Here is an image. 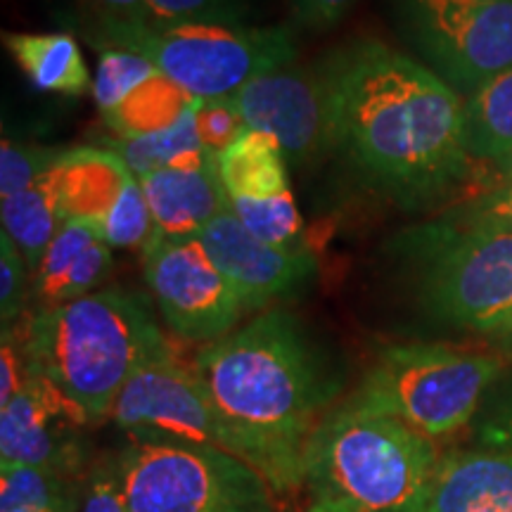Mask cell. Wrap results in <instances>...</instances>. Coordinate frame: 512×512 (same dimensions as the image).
<instances>
[{"mask_svg": "<svg viewBox=\"0 0 512 512\" xmlns=\"http://www.w3.org/2000/svg\"><path fill=\"white\" fill-rule=\"evenodd\" d=\"M323 62L332 150L408 211L444 202L475 176L465 147L463 95L415 57L358 38Z\"/></svg>", "mask_w": 512, "mask_h": 512, "instance_id": "obj_1", "label": "cell"}, {"mask_svg": "<svg viewBox=\"0 0 512 512\" xmlns=\"http://www.w3.org/2000/svg\"><path fill=\"white\" fill-rule=\"evenodd\" d=\"M192 368L233 434L235 456L256 467L275 496L302 489L306 446L344 387L304 320L271 306L202 347Z\"/></svg>", "mask_w": 512, "mask_h": 512, "instance_id": "obj_2", "label": "cell"}, {"mask_svg": "<svg viewBox=\"0 0 512 512\" xmlns=\"http://www.w3.org/2000/svg\"><path fill=\"white\" fill-rule=\"evenodd\" d=\"M15 325L31 368L91 425L110 420L128 380L171 351L152 299L124 287L38 309Z\"/></svg>", "mask_w": 512, "mask_h": 512, "instance_id": "obj_3", "label": "cell"}, {"mask_svg": "<svg viewBox=\"0 0 512 512\" xmlns=\"http://www.w3.org/2000/svg\"><path fill=\"white\" fill-rule=\"evenodd\" d=\"M441 458L437 441L344 399L306 446V512H418Z\"/></svg>", "mask_w": 512, "mask_h": 512, "instance_id": "obj_4", "label": "cell"}, {"mask_svg": "<svg viewBox=\"0 0 512 512\" xmlns=\"http://www.w3.org/2000/svg\"><path fill=\"white\" fill-rule=\"evenodd\" d=\"M394 245L411 266L415 302L434 323L486 337L512 311V233L441 216Z\"/></svg>", "mask_w": 512, "mask_h": 512, "instance_id": "obj_5", "label": "cell"}, {"mask_svg": "<svg viewBox=\"0 0 512 512\" xmlns=\"http://www.w3.org/2000/svg\"><path fill=\"white\" fill-rule=\"evenodd\" d=\"M501 351L453 344L387 347L347 396L363 411L389 415L432 441L448 439L477 418L486 392L501 380Z\"/></svg>", "mask_w": 512, "mask_h": 512, "instance_id": "obj_6", "label": "cell"}, {"mask_svg": "<svg viewBox=\"0 0 512 512\" xmlns=\"http://www.w3.org/2000/svg\"><path fill=\"white\" fill-rule=\"evenodd\" d=\"M95 46L126 48L143 55L195 100L233 98L256 76L297 60V43L285 27L245 24L131 22L100 15Z\"/></svg>", "mask_w": 512, "mask_h": 512, "instance_id": "obj_7", "label": "cell"}, {"mask_svg": "<svg viewBox=\"0 0 512 512\" xmlns=\"http://www.w3.org/2000/svg\"><path fill=\"white\" fill-rule=\"evenodd\" d=\"M128 512H275V491L219 446L131 439L114 453Z\"/></svg>", "mask_w": 512, "mask_h": 512, "instance_id": "obj_8", "label": "cell"}, {"mask_svg": "<svg viewBox=\"0 0 512 512\" xmlns=\"http://www.w3.org/2000/svg\"><path fill=\"white\" fill-rule=\"evenodd\" d=\"M401 34L458 95L512 67V0H396Z\"/></svg>", "mask_w": 512, "mask_h": 512, "instance_id": "obj_9", "label": "cell"}, {"mask_svg": "<svg viewBox=\"0 0 512 512\" xmlns=\"http://www.w3.org/2000/svg\"><path fill=\"white\" fill-rule=\"evenodd\" d=\"M143 278L166 328L185 342H219L249 313L197 235L152 238L143 249Z\"/></svg>", "mask_w": 512, "mask_h": 512, "instance_id": "obj_10", "label": "cell"}, {"mask_svg": "<svg viewBox=\"0 0 512 512\" xmlns=\"http://www.w3.org/2000/svg\"><path fill=\"white\" fill-rule=\"evenodd\" d=\"M110 420L131 439H171L219 446L235 456V441L192 366L174 351L152 358L128 380Z\"/></svg>", "mask_w": 512, "mask_h": 512, "instance_id": "obj_11", "label": "cell"}, {"mask_svg": "<svg viewBox=\"0 0 512 512\" xmlns=\"http://www.w3.org/2000/svg\"><path fill=\"white\" fill-rule=\"evenodd\" d=\"M252 131L278 140L290 166H306L332 150V105L323 62L285 67L256 76L233 95Z\"/></svg>", "mask_w": 512, "mask_h": 512, "instance_id": "obj_12", "label": "cell"}, {"mask_svg": "<svg viewBox=\"0 0 512 512\" xmlns=\"http://www.w3.org/2000/svg\"><path fill=\"white\" fill-rule=\"evenodd\" d=\"M88 425L79 408L34 370L27 384L0 406V465L86 477L93 465Z\"/></svg>", "mask_w": 512, "mask_h": 512, "instance_id": "obj_13", "label": "cell"}, {"mask_svg": "<svg viewBox=\"0 0 512 512\" xmlns=\"http://www.w3.org/2000/svg\"><path fill=\"white\" fill-rule=\"evenodd\" d=\"M197 240L245 299L249 313L299 297L318 275V259L309 247H280L256 238L233 211L216 216Z\"/></svg>", "mask_w": 512, "mask_h": 512, "instance_id": "obj_14", "label": "cell"}, {"mask_svg": "<svg viewBox=\"0 0 512 512\" xmlns=\"http://www.w3.org/2000/svg\"><path fill=\"white\" fill-rule=\"evenodd\" d=\"M155 221V238H195L230 211L219 155H200L138 176Z\"/></svg>", "mask_w": 512, "mask_h": 512, "instance_id": "obj_15", "label": "cell"}, {"mask_svg": "<svg viewBox=\"0 0 512 512\" xmlns=\"http://www.w3.org/2000/svg\"><path fill=\"white\" fill-rule=\"evenodd\" d=\"M112 252L114 249L107 245L105 235L95 223L81 219L64 221L34 273L31 294L38 309L74 302L98 292L114 268Z\"/></svg>", "mask_w": 512, "mask_h": 512, "instance_id": "obj_16", "label": "cell"}, {"mask_svg": "<svg viewBox=\"0 0 512 512\" xmlns=\"http://www.w3.org/2000/svg\"><path fill=\"white\" fill-rule=\"evenodd\" d=\"M418 512H512V453L479 446L448 453Z\"/></svg>", "mask_w": 512, "mask_h": 512, "instance_id": "obj_17", "label": "cell"}, {"mask_svg": "<svg viewBox=\"0 0 512 512\" xmlns=\"http://www.w3.org/2000/svg\"><path fill=\"white\" fill-rule=\"evenodd\" d=\"M128 176L131 169L114 150L76 147L64 152L60 190L67 219H81L100 228L117 204Z\"/></svg>", "mask_w": 512, "mask_h": 512, "instance_id": "obj_18", "label": "cell"}, {"mask_svg": "<svg viewBox=\"0 0 512 512\" xmlns=\"http://www.w3.org/2000/svg\"><path fill=\"white\" fill-rule=\"evenodd\" d=\"M3 43L29 83L43 93L81 98L93 91L79 43L67 31L48 34H3Z\"/></svg>", "mask_w": 512, "mask_h": 512, "instance_id": "obj_19", "label": "cell"}, {"mask_svg": "<svg viewBox=\"0 0 512 512\" xmlns=\"http://www.w3.org/2000/svg\"><path fill=\"white\" fill-rule=\"evenodd\" d=\"M0 216H3V230L15 240L34 278L43 254L67 221L60 190V162L31 188L17 192L8 200H0Z\"/></svg>", "mask_w": 512, "mask_h": 512, "instance_id": "obj_20", "label": "cell"}, {"mask_svg": "<svg viewBox=\"0 0 512 512\" xmlns=\"http://www.w3.org/2000/svg\"><path fill=\"white\" fill-rule=\"evenodd\" d=\"M221 178L228 200H268L285 195L290 188V162L271 133L242 131L228 150L219 155Z\"/></svg>", "mask_w": 512, "mask_h": 512, "instance_id": "obj_21", "label": "cell"}, {"mask_svg": "<svg viewBox=\"0 0 512 512\" xmlns=\"http://www.w3.org/2000/svg\"><path fill=\"white\" fill-rule=\"evenodd\" d=\"M463 133L475 164H494L512 152V67L467 95Z\"/></svg>", "mask_w": 512, "mask_h": 512, "instance_id": "obj_22", "label": "cell"}, {"mask_svg": "<svg viewBox=\"0 0 512 512\" xmlns=\"http://www.w3.org/2000/svg\"><path fill=\"white\" fill-rule=\"evenodd\" d=\"M192 105L195 98L159 72L128 95L117 110L107 114L105 124L117 138L150 136L178 124Z\"/></svg>", "mask_w": 512, "mask_h": 512, "instance_id": "obj_23", "label": "cell"}, {"mask_svg": "<svg viewBox=\"0 0 512 512\" xmlns=\"http://www.w3.org/2000/svg\"><path fill=\"white\" fill-rule=\"evenodd\" d=\"M86 477L0 465V512H81Z\"/></svg>", "mask_w": 512, "mask_h": 512, "instance_id": "obj_24", "label": "cell"}, {"mask_svg": "<svg viewBox=\"0 0 512 512\" xmlns=\"http://www.w3.org/2000/svg\"><path fill=\"white\" fill-rule=\"evenodd\" d=\"M110 150H114L124 159L133 174L143 176L155 169H162V166L185 162V159L200 155V152H207V147L200 143L195 119H192L190 110L178 124L166 128V131L138 138H114Z\"/></svg>", "mask_w": 512, "mask_h": 512, "instance_id": "obj_25", "label": "cell"}, {"mask_svg": "<svg viewBox=\"0 0 512 512\" xmlns=\"http://www.w3.org/2000/svg\"><path fill=\"white\" fill-rule=\"evenodd\" d=\"M98 48V69L93 76V100L102 119L112 114L136 88L159 74V69L147 57L126 48Z\"/></svg>", "mask_w": 512, "mask_h": 512, "instance_id": "obj_26", "label": "cell"}, {"mask_svg": "<svg viewBox=\"0 0 512 512\" xmlns=\"http://www.w3.org/2000/svg\"><path fill=\"white\" fill-rule=\"evenodd\" d=\"M230 211L256 238L280 247H302L304 221L292 192L268 200L230 202Z\"/></svg>", "mask_w": 512, "mask_h": 512, "instance_id": "obj_27", "label": "cell"}, {"mask_svg": "<svg viewBox=\"0 0 512 512\" xmlns=\"http://www.w3.org/2000/svg\"><path fill=\"white\" fill-rule=\"evenodd\" d=\"M100 230L112 249H145L155 238L150 204H147L143 185L133 171L126 178L124 190L107 219L102 221Z\"/></svg>", "mask_w": 512, "mask_h": 512, "instance_id": "obj_28", "label": "cell"}, {"mask_svg": "<svg viewBox=\"0 0 512 512\" xmlns=\"http://www.w3.org/2000/svg\"><path fill=\"white\" fill-rule=\"evenodd\" d=\"M67 150H46L12 143L5 138L0 145V200L27 190L38 178L48 174Z\"/></svg>", "mask_w": 512, "mask_h": 512, "instance_id": "obj_29", "label": "cell"}, {"mask_svg": "<svg viewBox=\"0 0 512 512\" xmlns=\"http://www.w3.org/2000/svg\"><path fill=\"white\" fill-rule=\"evenodd\" d=\"M150 24H242L245 0H145Z\"/></svg>", "mask_w": 512, "mask_h": 512, "instance_id": "obj_30", "label": "cell"}, {"mask_svg": "<svg viewBox=\"0 0 512 512\" xmlns=\"http://www.w3.org/2000/svg\"><path fill=\"white\" fill-rule=\"evenodd\" d=\"M31 285V271L19 252L15 240L5 230H0V318L3 328L19 323L27 309Z\"/></svg>", "mask_w": 512, "mask_h": 512, "instance_id": "obj_31", "label": "cell"}, {"mask_svg": "<svg viewBox=\"0 0 512 512\" xmlns=\"http://www.w3.org/2000/svg\"><path fill=\"white\" fill-rule=\"evenodd\" d=\"M192 119H195L200 143L207 147V150L216 152V155L228 150V147L242 136V131H247L245 121H242L233 98L195 100Z\"/></svg>", "mask_w": 512, "mask_h": 512, "instance_id": "obj_32", "label": "cell"}, {"mask_svg": "<svg viewBox=\"0 0 512 512\" xmlns=\"http://www.w3.org/2000/svg\"><path fill=\"white\" fill-rule=\"evenodd\" d=\"M446 216L470 223V226L512 233V183H501L494 185V188L479 190L475 195L465 197V202H460Z\"/></svg>", "mask_w": 512, "mask_h": 512, "instance_id": "obj_33", "label": "cell"}, {"mask_svg": "<svg viewBox=\"0 0 512 512\" xmlns=\"http://www.w3.org/2000/svg\"><path fill=\"white\" fill-rule=\"evenodd\" d=\"M81 512H128L121 496L114 456L98 458L88 470Z\"/></svg>", "mask_w": 512, "mask_h": 512, "instance_id": "obj_34", "label": "cell"}, {"mask_svg": "<svg viewBox=\"0 0 512 512\" xmlns=\"http://www.w3.org/2000/svg\"><path fill=\"white\" fill-rule=\"evenodd\" d=\"M31 373L34 368H31L19 328L8 325L3 328V347H0V406H5L27 384Z\"/></svg>", "mask_w": 512, "mask_h": 512, "instance_id": "obj_35", "label": "cell"}, {"mask_svg": "<svg viewBox=\"0 0 512 512\" xmlns=\"http://www.w3.org/2000/svg\"><path fill=\"white\" fill-rule=\"evenodd\" d=\"M475 441L479 448L512 453V389L477 420Z\"/></svg>", "mask_w": 512, "mask_h": 512, "instance_id": "obj_36", "label": "cell"}, {"mask_svg": "<svg viewBox=\"0 0 512 512\" xmlns=\"http://www.w3.org/2000/svg\"><path fill=\"white\" fill-rule=\"evenodd\" d=\"M356 0H292L294 17L311 29H328L354 8Z\"/></svg>", "mask_w": 512, "mask_h": 512, "instance_id": "obj_37", "label": "cell"}, {"mask_svg": "<svg viewBox=\"0 0 512 512\" xmlns=\"http://www.w3.org/2000/svg\"><path fill=\"white\" fill-rule=\"evenodd\" d=\"M100 15H110L131 22H150V10L145 0H91Z\"/></svg>", "mask_w": 512, "mask_h": 512, "instance_id": "obj_38", "label": "cell"}, {"mask_svg": "<svg viewBox=\"0 0 512 512\" xmlns=\"http://www.w3.org/2000/svg\"><path fill=\"white\" fill-rule=\"evenodd\" d=\"M484 339L489 344H494L501 354H512V311Z\"/></svg>", "mask_w": 512, "mask_h": 512, "instance_id": "obj_39", "label": "cell"}, {"mask_svg": "<svg viewBox=\"0 0 512 512\" xmlns=\"http://www.w3.org/2000/svg\"><path fill=\"white\" fill-rule=\"evenodd\" d=\"M486 169L491 171V183L489 188H494V185H501V183H512V152H508L503 159H498L494 164H484Z\"/></svg>", "mask_w": 512, "mask_h": 512, "instance_id": "obj_40", "label": "cell"}]
</instances>
